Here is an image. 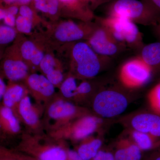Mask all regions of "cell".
Segmentation results:
<instances>
[{"mask_svg":"<svg viewBox=\"0 0 160 160\" xmlns=\"http://www.w3.org/2000/svg\"><path fill=\"white\" fill-rule=\"evenodd\" d=\"M109 16L125 18L137 24L154 26L160 12L143 0H113L110 2Z\"/></svg>","mask_w":160,"mask_h":160,"instance_id":"cell-1","label":"cell"},{"mask_svg":"<svg viewBox=\"0 0 160 160\" xmlns=\"http://www.w3.org/2000/svg\"><path fill=\"white\" fill-rule=\"evenodd\" d=\"M101 23L102 26L125 47L136 48L142 46V33L137 25L130 20L108 16L102 19Z\"/></svg>","mask_w":160,"mask_h":160,"instance_id":"cell-2","label":"cell"},{"mask_svg":"<svg viewBox=\"0 0 160 160\" xmlns=\"http://www.w3.org/2000/svg\"><path fill=\"white\" fill-rule=\"evenodd\" d=\"M153 69L140 57L126 61L120 68L119 78L122 85L129 89H137L148 83Z\"/></svg>","mask_w":160,"mask_h":160,"instance_id":"cell-3","label":"cell"},{"mask_svg":"<svg viewBox=\"0 0 160 160\" xmlns=\"http://www.w3.org/2000/svg\"><path fill=\"white\" fill-rule=\"evenodd\" d=\"M129 105L128 98L119 90L106 89L100 92L94 98L93 109L101 117L111 118L123 113Z\"/></svg>","mask_w":160,"mask_h":160,"instance_id":"cell-4","label":"cell"},{"mask_svg":"<svg viewBox=\"0 0 160 160\" xmlns=\"http://www.w3.org/2000/svg\"><path fill=\"white\" fill-rule=\"evenodd\" d=\"M102 122L100 118L86 115L56 129L52 135L55 138L83 140L96 131Z\"/></svg>","mask_w":160,"mask_h":160,"instance_id":"cell-5","label":"cell"},{"mask_svg":"<svg viewBox=\"0 0 160 160\" xmlns=\"http://www.w3.org/2000/svg\"><path fill=\"white\" fill-rule=\"evenodd\" d=\"M97 54L87 43L79 42L75 45L72 56L78 74L84 78H93L98 74L101 65Z\"/></svg>","mask_w":160,"mask_h":160,"instance_id":"cell-6","label":"cell"},{"mask_svg":"<svg viewBox=\"0 0 160 160\" xmlns=\"http://www.w3.org/2000/svg\"><path fill=\"white\" fill-rule=\"evenodd\" d=\"M48 117L56 121V129L88 114L83 108L77 107L71 102L62 99L55 100L50 104L48 111Z\"/></svg>","mask_w":160,"mask_h":160,"instance_id":"cell-7","label":"cell"},{"mask_svg":"<svg viewBox=\"0 0 160 160\" xmlns=\"http://www.w3.org/2000/svg\"><path fill=\"white\" fill-rule=\"evenodd\" d=\"M89 45L96 53L106 57L113 56L125 47L102 26L92 35Z\"/></svg>","mask_w":160,"mask_h":160,"instance_id":"cell-8","label":"cell"},{"mask_svg":"<svg viewBox=\"0 0 160 160\" xmlns=\"http://www.w3.org/2000/svg\"><path fill=\"white\" fill-rule=\"evenodd\" d=\"M130 129L160 138V115L141 112L134 115L129 121Z\"/></svg>","mask_w":160,"mask_h":160,"instance_id":"cell-9","label":"cell"},{"mask_svg":"<svg viewBox=\"0 0 160 160\" xmlns=\"http://www.w3.org/2000/svg\"><path fill=\"white\" fill-rule=\"evenodd\" d=\"M27 82L38 100L46 101L54 93V85L43 75L32 74L28 78Z\"/></svg>","mask_w":160,"mask_h":160,"instance_id":"cell-10","label":"cell"},{"mask_svg":"<svg viewBox=\"0 0 160 160\" xmlns=\"http://www.w3.org/2000/svg\"><path fill=\"white\" fill-rule=\"evenodd\" d=\"M17 107L20 117L26 125L32 128L38 126L39 122L38 112L32 105L29 96H24Z\"/></svg>","mask_w":160,"mask_h":160,"instance_id":"cell-11","label":"cell"},{"mask_svg":"<svg viewBox=\"0 0 160 160\" xmlns=\"http://www.w3.org/2000/svg\"><path fill=\"white\" fill-rule=\"evenodd\" d=\"M55 37L62 42H70L81 39L85 36V32L72 22L62 23L55 32Z\"/></svg>","mask_w":160,"mask_h":160,"instance_id":"cell-12","label":"cell"},{"mask_svg":"<svg viewBox=\"0 0 160 160\" xmlns=\"http://www.w3.org/2000/svg\"><path fill=\"white\" fill-rule=\"evenodd\" d=\"M128 138L142 152L153 151L160 147V138L148 133L130 129Z\"/></svg>","mask_w":160,"mask_h":160,"instance_id":"cell-13","label":"cell"},{"mask_svg":"<svg viewBox=\"0 0 160 160\" xmlns=\"http://www.w3.org/2000/svg\"><path fill=\"white\" fill-rule=\"evenodd\" d=\"M140 57L153 71H160V41L143 46Z\"/></svg>","mask_w":160,"mask_h":160,"instance_id":"cell-14","label":"cell"},{"mask_svg":"<svg viewBox=\"0 0 160 160\" xmlns=\"http://www.w3.org/2000/svg\"><path fill=\"white\" fill-rule=\"evenodd\" d=\"M79 146L78 153L84 160H91L101 149L102 145V140L89 136L82 140Z\"/></svg>","mask_w":160,"mask_h":160,"instance_id":"cell-15","label":"cell"},{"mask_svg":"<svg viewBox=\"0 0 160 160\" xmlns=\"http://www.w3.org/2000/svg\"><path fill=\"white\" fill-rule=\"evenodd\" d=\"M0 121L1 128L6 132L16 134L20 131L19 122L11 108L5 106L1 107Z\"/></svg>","mask_w":160,"mask_h":160,"instance_id":"cell-16","label":"cell"},{"mask_svg":"<svg viewBox=\"0 0 160 160\" xmlns=\"http://www.w3.org/2000/svg\"><path fill=\"white\" fill-rule=\"evenodd\" d=\"M4 70L6 77L9 80L17 81L26 76L28 67L22 61L8 60L4 63Z\"/></svg>","mask_w":160,"mask_h":160,"instance_id":"cell-17","label":"cell"},{"mask_svg":"<svg viewBox=\"0 0 160 160\" xmlns=\"http://www.w3.org/2000/svg\"><path fill=\"white\" fill-rule=\"evenodd\" d=\"M38 158L39 160H67V151L57 145L38 147Z\"/></svg>","mask_w":160,"mask_h":160,"instance_id":"cell-18","label":"cell"},{"mask_svg":"<svg viewBox=\"0 0 160 160\" xmlns=\"http://www.w3.org/2000/svg\"><path fill=\"white\" fill-rule=\"evenodd\" d=\"M24 89L19 85L11 86L6 90L3 96L4 106L12 108L17 106L24 96Z\"/></svg>","mask_w":160,"mask_h":160,"instance_id":"cell-19","label":"cell"},{"mask_svg":"<svg viewBox=\"0 0 160 160\" xmlns=\"http://www.w3.org/2000/svg\"><path fill=\"white\" fill-rule=\"evenodd\" d=\"M124 146L126 160H142V151L129 138H123L119 139Z\"/></svg>","mask_w":160,"mask_h":160,"instance_id":"cell-20","label":"cell"},{"mask_svg":"<svg viewBox=\"0 0 160 160\" xmlns=\"http://www.w3.org/2000/svg\"><path fill=\"white\" fill-rule=\"evenodd\" d=\"M147 98L152 112L160 115V82L149 91Z\"/></svg>","mask_w":160,"mask_h":160,"instance_id":"cell-21","label":"cell"},{"mask_svg":"<svg viewBox=\"0 0 160 160\" xmlns=\"http://www.w3.org/2000/svg\"><path fill=\"white\" fill-rule=\"evenodd\" d=\"M78 86L73 78H68L61 86V91L63 96L67 98H76Z\"/></svg>","mask_w":160,"mask_h":160,"instance_id":"cell-22","label":"cell"},{"mask_svg":"<svg viewBox=\"0 0 160 160\" xmlns=\"http://www.w3.org/2000/svg\"><path fill=\"white\" fill-rule=\"evenodd\" d=\"M15 31L14 29L7 26H1L0 27V43L6 44L13 41L15 38Z\"/></svg>","mask_w":160,"mask_h":160,"instance_id":"cell-23","label":"cell"},{"mask_svg":"<svg viewBox=\"0 0 160 160\" xmlns=\"http://www.w3.org/2000/svg\"><path fill=\"white\" fill-rule=\"evenodd\" d=\"M38 50L34 44L30 41L25 42L21 48V52L22 57L25 59L30 61L35 55Z\"/></svg>","mask_w":160,"mask_h":160,"instance_id":"cell-24","label":"cell"},{"mask_svg":"<svg viewBox=\"0 0 160 160\" xmlns=\"http://www.w3.org/2000/svg\"><path fill=\"white\" fill-rule=\"evenodd\" d=\"M16 26L20 32L29 33L31 31V20L20 15L16 19Z\"/></svg>","mask_w":160,"mask_h":160,"instance_id":"cell-25","label":"cell"},{"mask_svg":"<svg viewBox=\"0 0 160 160\" xmlns=\"http://www.w3.org/2000/svg\"><path fill=\"white\" fill-rule=\"evenodd\" d=\"M42 71L45 74L47 75L54 70L55 62L53 57L49 54L44 56L40 64Z\"/></svg>","mask_w":160,"mask_h":160,"instance_id":"cell-26","label":"cell"},{"mask_svg":"<svg viewBox=\"0 0 160 160\" xmlns=\"http://www.w3.org/2000/svg\"><path fill=\"white\" fill-rule=\"evenodd\" d=\"M59 1L66 6H69L71 9L89 15L88 7L83 5L79 0H59Z\"/></svg>","mask_w":160,"mask_h":160,"instance_id":"cell-27","label":"cell"},{"mask_svg":"<svg viewBox=\"0 0 160 160\" xmlns=\"http://www.w3.org/2000/svg\"><path fill=\"white\" fill-rule=\"evenodd\" d=\"M46 77L54 86L60 84L63 79L62 72L60 70L57 69H54L49 74L46 75Z\"/></svg>","mask_w":160,"mask_h":160,"instance_id":"cell-28","label":"cell"},{"mask_svg":"<svg viewBox=\"0 0 160 160\" xmlns=\"http://www.w3.org/2000/svg\"><path fill=\"white\" fill-rule=\"evenodd\" d=\"M91 85L87 82H83L78 86L76 98L84 97L91 91Z\"/></svg>","mask_w":160,"mask_h":160,"instance_id":"cell-29","label":"cell"},{"mask_svg":"<svg viewBox=\"0 0 160 160\" xmlns=\"http://www.w3.org/2000/svg\"><path fill=\"white\" fill-rule=\"evenodd\" d=\"M91 160H116L113 153L109 151L101 150Z\"/></svg>","mask_w":160,"mask_h":160,"instance_id":"cell-30","label":"cell"},{"mask_svg":"<svg viewBox=\"0 0 160 160\" xmlns=\"http://www.w3.org/2000/svg\"><path fill=\"white\" fill-rule=\"evenodd\" d=\"M48 13L51 15H54L58 13L60 7L59 0H48Z\"/></svg>","mask_w":160,"mask_h":160,"instance_id":"cell-31","label":"cell"},{"mask_svg":"<svg viewBox=\"0 0 160 160\" xmlns=\"http://www.w3.org/2000/svg\"><path fill=\"white\" fill-rule=\"evenodd\" d=\"M20 15L23 17L32 20L33 17V12L27 5H22L19 9Z\"/></svg>","mask_w":160,"mask_h":160,"instance_id":"cell-32","label":"cell"},{"mask_svg":"<svg viewBox=\"0 0 160 160\" xmlns=\"http://www.w3.org/2000/svg\"><path fill=\"white\" fill-rule=\"evenodd\" d=\"M79 1L82 3L83 5L87 7V5L89 4L93 6H97L103 3L110 2L113 0H79Z\"/></svg>","mask_w":160,"mask_h":160,"instance_id":"cell-33","label":"cell"},{"mask_svg":"<svg viewBox=\"0 0 160 160\" xmlns=\"http://www.w3.org/2000/svg\"><path fill=\"white\" fill-rule=\"evenodd\" d=\"M3 20H4V22L6 24V26L11 27L16 25V19L13 15L9 14L7 12V14Z\"/></svg>","mask_w":160,"mask_h":160,"instance_id":"cell-34","label":"cell"},{"mask_svg":"<svg viewBox=\"0 0 160 160\" xmlns=\"http://www.w3.org/2000/svg\"><path fill=\"white\" fill-rule=\"evenodd\" d=\"M44 54L42 51L39 50L38 52H37L35 55L33 57V58L31 60L32 63L33 65L38 66V65H40V63L42 60L43 58H44Z\"/></svg>","mask_w":160,"mask_h":160,"instance_id":"cell-35","label":"cell"},{"mask_svg":"<svg viewBox=\"0 0 160 160\" xmlns=\"http://www.w3.org/2000/svg\"><path fill=\"white\" fill-rule=\"evenodd\" d=\"M67 160H84L80 156L77 152L73 150L67 151Z\"/></svg>","mask_w":160,"mask_h":160,"instance_id":"cell-36","label":"cell"},{"mask_svg":"<svg viewBox=\"0 0 160 160\" xmlns=\"http://www.w3.org/2000/svg\"><path fill=\"white\" fill-rule=\"evenodd\" d=\"M146 160H160V147L152 151Z\"/></svg>","mask_w":160,"mask_h":160,"instance_id":"cell-37","label":"cell"},{"mask_svg":"<svg viewBox=\"0 0 160 160\" xmlns=\"http://www.w3.org/2000/svg\"><path fill=\"white\" fill-rule=\"evenodd\" d=\"M153 27V31L158 41H160V18Z\"/></svg>","mask_w":160,"mask_h":160,"instance_id":"cell-38","label":"cell"},{"mask_svg":"<svg viewBox=\"0 0 160 160\" xmlns=\"http://www.w3.org/2000/svg\"><path fill=\"white\" fill-rule=\"evenodd\" d=\"M7 90L6 84L2 78L0 79V97L3 98L5 92Z\"/></svg>","mask_w":160,"mask_h":160,"instance_id":"cell-39","label":"cell"},{"mask_svg":"<svg viewBox=\"0 0 160 160\" xmlns=\"http://www.w3.org/2000/svg\"><path fill=\"white\" fill-rule=\"evenodd\" d=\"M6 10L8 13L13 15L14 16L17 14L18 12L19 11V9H18L17 6H10Z\"/></svg>","mask_w":160,"mask_h":160,"instance_id":"cell-40","label":"cell"},{"mask_svg":"<svg viewBox=\"0 0 160 160\" xmlns=\"http://www.w3.org/2000/svg\"><path fill=\"white\" fill-rule=\"evenodd\" d=\"M7 14V12L6 9H1V10H0V19H4Z\"/></svg>","mask_w":160,"mask_h":160,"instance_id":"cell-41","label":"cell"},{"mask_svg":"<svg viewBox=\"0 0 160 160\" xmlns=\"http://www.w3.org/2000/svg\"><path fill=\"white\" fill-rule=\"evenodd\" d=\"M32 1V0H17V3L22 6V5H27Z\"/></svg>","mask_w":160,"mask_h":160,"instance_id":"cell-42","label":"cell"},{"mask_svg":"<svg viewBox=\"0 0 160 160\" xmlns=\"http://www.w3.org/2000/svg\"><path fill=\"white\" fill-rule=\"evenodd\" d=\"M2 1L8 5H11L15 3H17V0H2Z\"/></svg>","mask_w":160,"mask_h":160,"instance_id":"cell-43","label":"cell"}]
</instances>
